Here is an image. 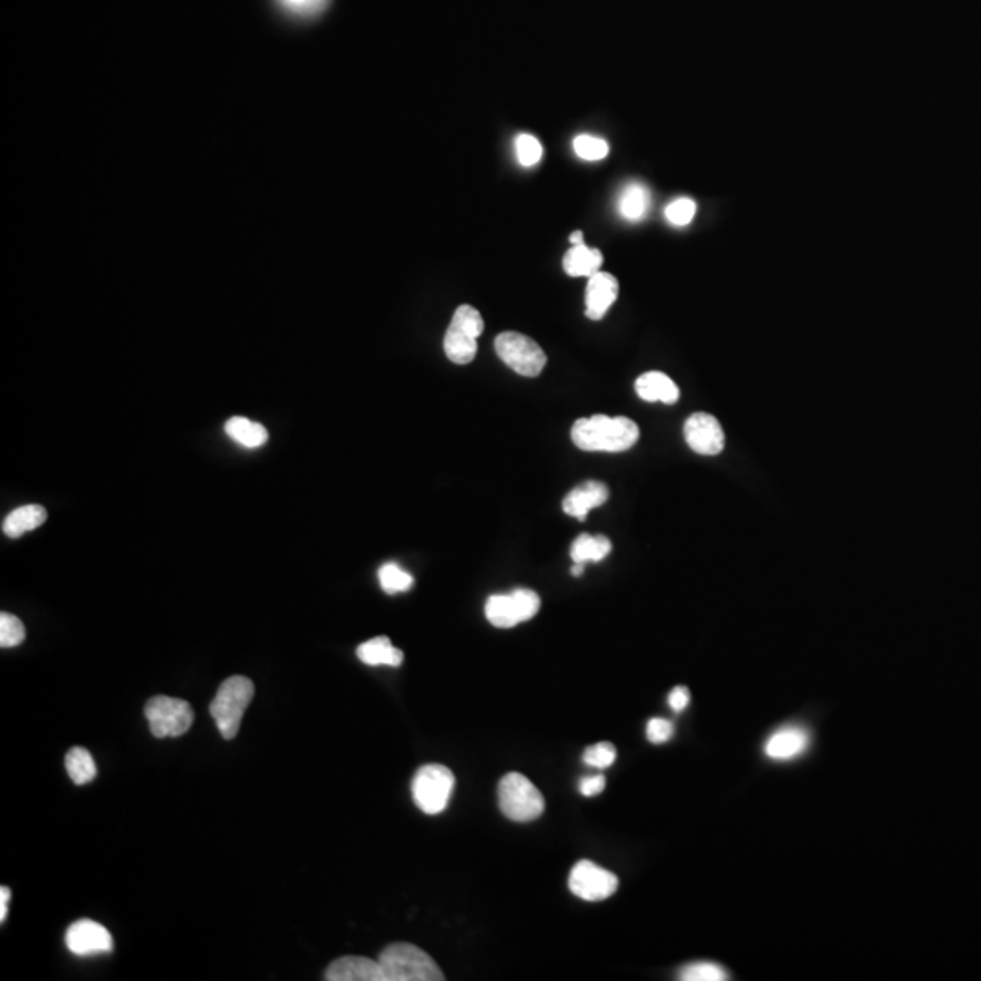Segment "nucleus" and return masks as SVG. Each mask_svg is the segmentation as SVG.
Returning a JSON list of instances; mask_svg holds the SVG:
<instances>
[{
    "mask_svg": "<svg viewBox=\"0 0 981 981\" xmlns=\"http://www.w3.org/2000/svg\"><path fill=\"white\" fill-rule=\"evenodd\" d=\"M573 148H575V153L580 159L589 160V162L604 160L609 155V144L604 139L593 137V135L576 137Z\"/></svg>",
    "mask_w": 981,
    "mask_h": 981,
    "instance_id": "27",
    "label": "nucleus"
},
{
    "mask_svg": "<svg viewBox=\"0 0 981 981\" xmlns=\"http://www.w3.org/2000/svg\"><path fill=\"white\" fill-rule=\"evenodd\" d=\"M584 567H585V564H578V562H575V565H573V567H571V575H573V576H580V575H582V573H584Z\"/></svg>",
    "mask_w": 981,
    "mask_h": 981,
    "instance_id": "38",
    "label": "nucleus"
},
{
    "mask_svg": "<svg viewBox=\"0 0 981 981\" xmlns=\"http://www.w3.org/2000/svg\"><path fill=\"white\" fill-rule=\"evenodd\" d=\"M616 760V749L615 745L609 744V742H600V744L591 745L587 747L584 751V762L595 769H607L611 767Z\"/></svg>",
    "mask_w": 981,
    "mask_h": 981,
    "instance_id": "31",
    "label": "nucleus"
},
{
    "mask_svg": "<svg viewBox=\"0 0 981 981\" xmlns=\"http://www.w3.org/2000/svg\"><path fill=\"white\" fill-rule=\"evenodd\" d=\"M498 358L522 377H538L547 364L544 349L533 338L516 331H506L495 340Z\"/></svg>",
    "mask_w": 981,
    "mask_h": 981,
    "instance_id": "7",
    "label": "nucleus"
},
{
    "mask_svg": "<svg viewBox=\"0 0 981 981\" xmlns=\"http://www.w3.org/2000/svg\"><path fill=\"white\" fill-rule=\"evenodd\" d=\"M224 429L231 440H235L246 449H258L269 440L268 429L246 417L229 418Z\"/></svg>",
    "mask_w": 981,
    "mask_h": 981,
    "instance_id": "22",
    "label": "nucleus"
},
{
    "mask_svg": "<svg viewBox=\"0 0 981 981\" xmlns=\"http://www.w3.org/2000/svg\"><path fill=\"white\" fill-rule=\"evenodd\" d=\"M282 2L286 8L297 13H315L322 10L326 4V0H282Z\"/></svg>",
    "mask_w": 981,
    "mask_h": 981,
    "instance_id": "34",
    "label": "nucleus"
},
{
    "mask_svg": "<svg viewBox=\"0 0 981 981\" xmlns=\"http://www.w3.org/2000/svg\"><path fill=\"white\" fill-rule=\"evenodd\" d=\"M253 696L255 685L246 676H231L220 684L215 700L209 705V713L222 738L233 740L237 736Z\"/></svg>",
    "mask_w": 981,
    "mask_h": 981,
    "instance_id": "3",
    "label": "nucleus"
},
{
    "mask_svg": "<svg viewBox=\"0 0 981 981\" xmlns=\"http://www.w3.org/2000/svg\"><path fill=\"white\" fill-rule=\"evenodd\" d=\"M11 892L8 887L0 889V922H6L8 918V905H10Z\"/></svg>",
    "mask_w": 981,
    "mask_h": 981,
    "instance_id": "36",
    "label": "nucleus"
},
{
    "mask_svg": "<svg viewBox=\"0 0 981 981\" xmlns=\"http://www.w3.org/2000/svg\"><path fill=\"white\" fill-rule=\"evenodd\" d=\"M618 280L611 273L598 271L589 277L585 289V315L591 320H602L605 313L613 306L618 298Z\"/></svg>",
    "mask_w": 981,
    "mask_h": 981,
    "instance_id": "13",
    "label": "nucleus"
},
{
    "mask_svg": "<svg viewBox=\"0 0 981 981\" xmlns=\"http://www.w3.org/2000/svg\"><path fill=\"white\" fill-rule=\"evenodd\" d=\"M66 771L75 785H86L97 776V765L88 749L73 747L66 754Z\"/></svg>",
    "mask_w": 981,
    "mask_h": 981,
    "instance_id": "24",
    "label": "nucleus"
},
{
    "mask_svg": "<svg viewBox=\"0 0 981 981\" xmlns=\"http://www.w3.org/2000/svg\"><path fill=\"white\" fill-rule=\"evenodd\" d=\"M636 395L645 402L674 404L680 398V389L671 378L660 371H649L636 380Z\"/></svg>",
    "mask_w": 981,
    "mask_h": 981,
    "instance_id": "17",
    "label": "nucleus"
},
{
    "mask_svg": "<svg viewBox=\"0 0 981 981\" xmlns=\"http://www.w3.org/2000/svg\"><path fill=\"white\" fill-rule=\"evenodd\" d=\"M569 889L585 902H602L615 894L618 878L611 871H605L596 863L582 860L576 863L569 874Z\"/></svg>",
    "mask_w": 981,
    "mask_h": 981,
    "instance_id": "10",
    "label": "nucleus"
},
{
    "mask_svg": "<svg viewBox=\"0 0 981 981\" xmlns=\"http://www.w3.org/2000/svg\"><path fill=\"white\" fill-rule=\"evenodd\" d=\"M680 980L684 981H724L729 980L727 972L713 962H696L685 965L680 971Z\"/></svg>",
    "mask_w": 981,
    "mask_h": 981,
    "instance_id": "26",
    "label": "nucleus"
},
{
    "mask_svg": "<svg viewBox=\"0 0 981 981\" xmlns=\"http://www.w3.org/2000/svg\"><path fill=\"white\" fill-rule=\"evenodd\" d=\"M378 582L387 595H397L409 591L415 580L400 565L384 564L378 569Z\"/></svg>",
    "mask_w": 981,
    "mask_h": 981,
    "instance_id": "25",
    "label": "nucleus"
},
{
    "mask_svg": "<svg viewBox=\"0 0 981 981\" xmlns=\"http://www.w3.org/2000/svg\"><path fill=\"white\" fill-rule=\"evenodd\" d=\"M571 438L582 451L622 453L638 442L640 427L631 418L595 415L576 420Z\"/></svg>",
    "mask_w": 981,
    "mask_h": 981,
    "instance_id": "1",
    "label": "nucleus"
},
{
    "mask_svg": "<svg viewBox=\"0 0 981 981\" xmlns=\"http://www.w3.org/2000/svg\"><path fill=\"white\" fill-rule=\"evenodd\" d=\"M484 333V318L473 306H460L451 318L444 337V351L455 364H469L478 353V337Z\"/></svg>",
    "mask_w": 981,
    "mask_h": 981,
    "instance_id": "5",
    "label": "nucleus"
},
{
    "mask_svg": "<svg viewBox=\"0 0 981 981\" xmlns=\"http://www.w3.org/2000/svg\"><path fill=\"white\" fill-rule=\"evenodd\" d=\"M455 789V776L438 763H429L418 769L413 778V800L418 809L426 814H440L446 811L449 798Z\"/></svg>",
    "mask_w": 981,
    "mask_h": 981,
    "instance_id": "6",
    "label": "nucleus"
},
{
    "mask_svg": "<svg viewBox=\"0 0 981 981\" xmlns=\"http://www.w3.org/2000/svg\"><path fill=\"white\" fill-rule=\"evenodd\" d=\"M609 498V489L602 482H584L582 486L575 487L569 495L565 496L562 507L565 515L573 516L578 520H585L587 513L591 509L604 506Z\"/></svg>",
    "mask_w": 981,
    "mask_h": 981,
    "instance_id": "16",
    "label": "nucleus"
},
{
    "mask_svg": "<svg viewBox=\"0 0 981 981\" xmlns=\"http://www.w3.org/2000/svg\"><path fill=\"white\" fill-rule=\"evenodd\" d=\"M673 734V724L669 720H664V718H653L647 724V738L653 744H665V742H669L673 738Z\"/></svg>",
    "mask_w": 981,
    "mask_h": 981,
    "instance_id": "32",
    "label": "nucleus"
},
{
    "mask_svg": "<svg viewBox=\"0 0 981 981\" xmlns=\"http://www.w3.org/2000/svg\"><path fill=\"white\" fill-rule=\"evenodd\" d=\"M811 744V734L803 727H782L767 740L765 754L773 760H793L805 753Z\"/></svg>",
    "mask_w": 981,
    "mask_h": 981,
    "instance_id": "15",
    "label": "nucleus"
},
{
    "mask_svg": "<svg viewBox=\"0 0 981 981\" xmlns=\"http://www.w3.org/2000/svg\"><path fill=\"white\" fill-rule=\"evenodd\" d=\"M26 638V627L20 622L19 618L10 613L0 615V645L4 649L17 647Z\"/></svg>",
    "mask_w": 981,
    "mask_h": 981,
    "instance_id": "29",
    "label": "nucleus"
},
{
    "mask_svg": "<svg viewBox=\"0 0 981 981\" xmlns=\"http://www.w3.org/2000/svg\"><path fill=\"white\" fill-rule=\"evenodd\" d=\"M578 789L582 796H587V798H593V796H598L605 789V776L602 774H595V776H585L578 783Z\"/></svg>",
    "mask_w": 981,
    "mask_h": 981,
    "instance_id": "33",
    "label": "nucleus"
},
{
    "mask_svg": "<svg viewBox=\"0 0 981 981\" xmlns=\"http://www.w3.org/2000/svg\"><path fill=\"white\" fill-rule=\"evenodd\" d=\"M66 945L75 956H95L113 951V938L99 922L79 920L66 931Z\"/></svg>",
    "mask_w": 981,
    "mask_h": 981,
    "instance_id": "12",
    "label": "nucleus"
},
{
    "mask_svg": "<svg viewBox=\"0 0 981 981\" xmlns=\"http://www.w3.org/2000/svg\"><path fill=\"white\" fill-rule=\"evenodd\" d=\"M540 611V596L531 589H515L509 595L489 596L486 604L487 620L498 629H511L515 625L535 618Z\"/></svg>",
    "mask_w": 981,
    "mask_h": 981,
    "instance_id": "9",
    "label": "nucleus"
},
{
    "mask_svg": "<svg viewBox=\"0 0 981 981\" xmlns=\"http://www.w3.org/2000/svg\"><path fill=\"white\" fill-rule=\"evenodd\" d=\"M689 702H691V694H689V691H687V687L678 685V687H674L671 694H669V707H671L673 711H676V713H682L685 707L689 705Z\"/></svg>",
    "mask_w": 981,
    "mask_h": 981,
    "instance_id": "35",
    "label": "nucleus"
},
{
    "mask_svg": "<svg viewBox=\"0 0 981 981\" xmlns=\"http://www.w3.org/2000/svg\"><path fill=\"white\" fill-rule=\"evenodd\" d=\"M611 540L602 535H580L571 545V558L578 564L600 562L611 553Z\"/></svg>",
    "mask_w": 981,
    "mask_h": 981,
    "instance_id": "23",
    "label": "nucleus"
},
{
    "mask_svg": "<svg viewBox=\"0 0 981 981\" xmlns=\"http://www.w3.org/2000/svg\"><path fill=\"white\" fill-rule=\"evenodd\" d=\"M46 518H48L46 509L39 504L20 506L13 509L10 515L4 518L2 531H4V535L10 536V538H20V536L42 526L46 522Z\"/></svg>",
    "mask_w": 981,
    "mask_h": 981,
    "instance_id": "19",
    "label": "nucleus"
},
{
    "mask_svg": "<svg viewBox=\"0 0 981 981\" xmlns=\"http://www.w3.org/2000/svg\"><path fill=\"white\" fill-rule=\"evenodd\" d=\"M687 446L704 456L720 455L725 447V433L716 417L709 413H694L684 426Z\"/></svg>",
    "mask_w": 981,
    "mask_h": 981,
    "instance_id": "11",
    "label": "nucleus"
},
{
    "mask_svg": "<svg viewBox=\"0 0 981 981\" xmlns=\"http://www.w3.org/2000/svg\"><path fill=\"white\" fill-rule=\"evenodd\" d=\"M649 209H651V193L642 182H631L622 189L618 199V211L627 222L644 220Z\"/></svg>",
    "mask_w": 981,
    "mask_h": 981,
    "instance_id": "20",
    "label": "nucleus"
},
{
    "mask_svg": "<svg viewBox=\"0 0 981 981\" xmlns=\"http://www.w3.org/2000/svg\"><path fill=\"white\" fill-rule=\"evenodd\" d=\"M602 262H604V257H602L600 249L587 248L585 244H582V246H573L565 253L564 269L569 277L589 278L600 271Z\"/></svg>",
    "mask_w": 981,
    "mask_h": 981,
    "instance_id": "21",
    "label": "nucleus"
},
{
    "mask_svg": "<svg viewBox=\"0 0 981 981\" xmlns=\"http://www.w3.org/2000/svg\"><path fill=\"white\" fill-rule=\"evenodd\" d=\"M357 656L362 664L371 665V667H378V665L398 667L404 662V653L391 644V640L387 636H377V638H371L364 644L358 645Z\"/></svg>",
    "mask_w": 981,
    "mask_h": 981,
    "instance_id": "18",
    "label": "nucleus"
},
{
    "mask_svg": "<svg viewBox=\"0 0 981 981\" xmlns=\"http://www.w3.org/2000/svg\"><path fill=\"white\" fill-rule=\"evenodd\" d=\"M515 146L518 162H520L524 168H533V166H536V164L542 160L544 148H542V144H540L538 139L533 137V135H527V133L518 135V137H516Z\"/></svg>",
    "mask_w": 981,
    "mask_h": 981,
    "instance_id": "28",
    "label": "nucleus"
},
{
    "mask_svg": "<svg viewBox=\"0 0 981 981\" xmlns=\"http://www.w3.org/2000/svg\"><path fill=\"white\" fill-rule=\"evenodd\" d=\"M694 215H696V202L693 199H687V197L673 200L665 208V218L674 228H684L687 224H691Z\"/></svg>",
    "mask_w": 981,
    "mask_h": 981,
    "instance_id": "30",
    "label": "nucleus"
},
{
    "mask_svg": "<svg viewBox=\"0 0 981 981\" xmlns=\"http://www.w3.org/2000/svg\"><path fill=\"white\" fill-rule=\"evenodd\" d=\"M569 242H571L573 246H582V244H584V233H582V231H575V233H571Z\"/></svg>",
    "mask_w": 981,
    "mask_h": 981,
    "instance_id": "37",
    "label": "nucleus"
},
{
    "mask_svg": "<svg viewBox=\"0 0 981 981\" xmlns=\"http://www.w3.org/2000/svg\"><path fill=\"white\" fill-rule=\"evenodd\" d=\"M386 981H442L446 976L435 960L411 943H393L380 958Z\"/></svg>",
    "mask_w": 981,
    "mask_h": 981,
    "instance_id": "2",
    "label": "nucleus"
},
{
    "mask_svg": "<svg viewBox=\"0 0 981 981\" xmlns=\"http://www.w3.org/2000/svg\"><path fill=\"white\" fill-rule=\"evenodd\" d=\"M500 811L513 822H533L544 813L545 802L535 783L524 774L509 773L498 783Z\"/></svg>",
    "mask_w": 981,
    "mask_h": 981,
    "instance_id": "4",
    "label": "nucleus"
},
{
    "mask_svg": "<svg viewBox=\"0 0 981 981\" xmlns=\"http://www.w3.org/2000/svg\"><path fill=\"white\" fill-rule=\"evenodd\" d=\"M144 714L155 738H179L193 725V709L180 698L153 696L144 707Z\"/></svg>",
    "mask_w": 981,
    "mask_h": 981,
    "instance_id": "8",
    "label": "nucleus"
},
{
    "mask_svg": "<svg viewBox=\"0 0 981 981\" xmlns=\"http://www.w3.org/2000/svg\"><path fill=\"white\" fill-rule=\"evenodd\" d=\"M324 978L329 981H386L380 962L364 956L338 958L327 967Z\"/></svg>",
    "mask_w": 981,
    "mask_h": 981,
    "instance_id": "14",
    "label": "nucleus"
}]
</instances>
